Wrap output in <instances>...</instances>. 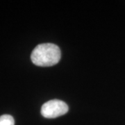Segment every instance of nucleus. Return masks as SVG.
I'll return each instance as SVG.
<instances>
[{
  "mask_svg": "<svg viewBox=\"0 0 125 125\" xmlns=\"http://www.w3.org/2000/svg\"><path fill=\"white\" fill-rule=\"evenodd\" d=\"M68 106L62 101L53 99L45 102L41 108V115L46 118H56L68 112Z\"/></svg>",
  "mask_w": 125,
  "mask_h": 125,
  "instance_id": "obj_2",
  "label": "nucleus"
},
{
  "mask_svg": "<svg viewBox=\"0 0 125 125\" xmlns=\"http://www.w3.org/2000/svg\"><path fill=\"white\" fill-rule=\"evenodd\" d=\"M14 118L10 115H3L0 116V125H14Z\"/></svg>",
  "mask_w": 125,
  "mask_h": 125,
  "instance_id": "obj_3",
  "label": "nucleus"
},
{
  "mask_svg": "<svg viewBox=\"0 0 125 125\" xmlns=\"http://www.w3.org/2000/svg\"><path fill=\"white\" fill-rule=\"evenodd\" d=\"M61 57V52L57 45L43 43L37 45L31 55L32 62L37 66L49 67L57 64Z\"/></svg>",
  "mask_w": 125,
  "mask_h": 125,
  "instance_id": "obj_1",
  "label": "nucleus"
}]
</instances>
